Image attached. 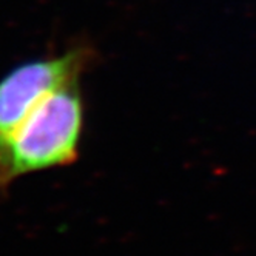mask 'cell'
Returning <instances> with one entry per match:
<instances>
[{
	"label": "cell",
	"mask_w": 256,
	"mask_h": 256,
	"mask_svg": "<svg viewBox=\"0 0 256 256\" xmlns=\"http://www.w3.org/2000/svg\"><path fill=\"white\" fill-rule=\"evenodd\" d=\"M91 46L78 45L60 54L26 60L0 79V139L54 91L80 82L93 62Z\"/></svg>",
	"instance_id": "7a4b0ae2"
},
{
	"label": "cell",
	"mask_w": 256,
	"mask_h": 256,
	"mask_svg": "<svg viewBox=\"0 0 256 256\" xmlns=\"http://www.w3.org/2000/svg\"><path fill=\"white\" fill-rule=\"evenodd\" d=\"M85 125L80 82L54 91L0 139V194L26 174L71 166Z\"/></svg>",
	"instance_id": "6da1fadb"
}]
</instances>
